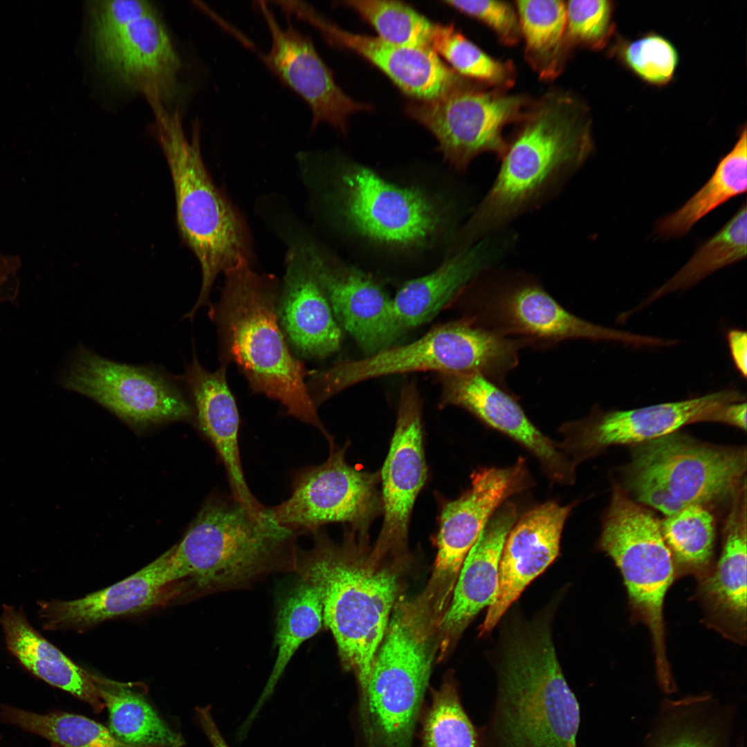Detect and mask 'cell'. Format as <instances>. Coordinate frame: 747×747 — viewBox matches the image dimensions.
I'll return each mask as SVG.
<instances>
[{
	"instance_id": "cell-26",
	"label": "cell",
	"mask_w": 747,
	"mask_h": 747,
	"mask_svg": "<svg viewBox=\"0 0 747 747\" xmlns=\"http://www.w3.org/2000/svg\"><path fill=\"white\" fill-rule=\"evenodd\" d=\"M174 546L125 579L72 600H39V617L46 631H81L118 616L147 611L165 598Z\"/></svg>"
},
{
	"instance_id": "cell-22",
	"label": "cell",
	"mask_w": 747,
	"mask_h": 747,
	"mask_svg": "<svg viewBox=\"0 0 747 747\" xmlns=\"http://www.w3.org/2000/svg\"><path fill=\"white\" fill-rule=\"evenodd\" d=\"M301 246L339 325L368 356L391 346L403 332L392 299L362 272L329 260L310 243Z\"/></svg>"
},
{
	"instance_id": "cell-23",
	"label": "cell",
	"mask_w": 747,
	"mask_h": 747,
	"mask_svg": "<svg viewBox=\"0 0 747 747\" xmlns=\"http://www.w3.org/2000/svg\"><path fill=\"white\" fill-rule=\"evenodd\" d=\"M574 504L548 501L525 513L509 531L499 566V585L480 634L491 631L524 589L557 557L564 524Z\"/></svg>"
},
{
	"instance_id": "cell-39",
	"label": "cell",
	"mask_w": 747,
	"mask_h": 747,
	"mask_svg": "<svg viewBox=\"0 0 747 747\" xmlns=\"http://www.w3.org/2000/svg\"><path fill=\"white\" fill-rule=\"evenodd\" d=\"M430 46L463 78L504 91L515 82L516 69L512 61L488 55L453 24H434Z\"/></svg>"
},
{
	"instance_id": "cell-36",
	"label": "cell",
	"mask_w": 747,
	"mask_h": 747,
	"mask_svg": "<svg viewBox=\"0 0 747 747\" xmlns=\"http://www.w3.org/2000/svg\"><path fill=\"white\" fill-rule=\"evenodd\" d=\"M746 127L732 149L719 161L707 183L682 207L661 219L654 232L663 238L686 234L701 219L732 197L747 190Z\"/></svg>"
},
{
	"instance_id": "cell-47",
	"label": "cell",
	"mask_w": 747,
	"mask_h": 747,
	"mask_svg": "<svg viewBox=\"0 0 747 747\" xmlns=\"http://www.w3.org/2000/svg\"><path fill=\"white\" fill-rule=\"evenodd\" d=\"M709 421L726 423L746 431V402H735L721 405L714 412Z\"/></svg>"
},
{
	"instance_id": "cell-1",
	"label": "cell",
	"mask_w": 747,
	"mask_h": 747,
	"mask_svg": "<svg viewBox=\"0 0 747 747\" xmlns=\"http://www.w3.org/2000/svg\"><path fill=\"white\" fill-rule=\"evenodd\" d=\"M515 124L497 176L463 231L467 243L548 201L594 150L589 109L570 91L532 100Z\"/></svg>"
},
{
	"instance_id": "cell-30",
	"label": "cell",
	"mask_w": 747,
	"mask_h": 747,
	"mask_svg": "<svg viewBox=\"0 0 747 747\" xmlns=\"http://www.w3.org/2000/svg\"><path fill=\"white\" fill-rule=\"evenodd\" d=\"M0 625L6 648L26 671L86 703L96 714L105 705L93 674L66 656L28 621L22 608L3 605Z\"/></svg>"
},
{
	"instance_id": "cell-24",
	"label": "cell",
	"mask_w": 747,
	"mask_h": 747,
	"mask_svg": "<svg viewBox=\"0 0 747 747\" xmlns=\"http://www.w3.org/2000/svg\"><path fill=\"white\" fill-rule=\"evenodd\" d=\"M95 57L104 70L148 101L165 104L178 93L181 60L156 8L131 23Z\"/></svg>"
},
{
	"instance_id": "cell-40",
	"label": "cell",
	"mask_w": 747,
	"mask_h": 747,
	"mask_svg": "<svg viewBox=\"0 0 747 747\" xmlns=\"http://www.w3.org/2000/svg\"><path fill=\"white\" fill-rule=\"evenodd\" d=\"M665 542L675 562L693 571L711 560L714 540V519L703 505L685 507L661 523Z\"/></svg>"
},
{
	"instance_id": "cell-48",
	"label": "cell",
	"mask_w": 747,
	"mask_h": 747,
	"mask_svg": "<svg viewBox=\"0 0 747 747\" xmlns=\"http://www.w3.org/2000/svg\"><path fill=\"white\" fill-rule=\"evenodd\" d=\"M727 340L732 360L742 377L747 374V336L746 332L732 329L728 333Z\"/></svg>"
},
{
	"instance_id": "cell-44",
	"label": "cell",
	"mask_w": 747,
	"mask_h": 747,
	"mask_svg": "<svg viewBox=\"0 0 747 747\" xmlns=\"http://www.w3.org/2000/svg\"><path fill=\"white\" fill-rule=\"evenodd\" d=\"M615 3L608 0L566 2V39L571 50L603 49L614 35Z\"/></svg>"
},
{
	"instance_id": "cell-46",
	"label": "cell",
	"mask_w": 747,
	"mask_h": 747,
	"mask_svg": "<svg viewBox=\"0 0 747 747\" xmlns=\"http://www.w3.org/2000/svg\"><path fill=\"white\" fill-rule=\"evenodd\" d=\"M443 3L486 25L504 45L515 46L521 40L519 20L515 3L495 0H452Z\"/></svg>"
},
{
	"instance_id": "cell-4",
	"label": "cell",
	"mask_w": 747,
	"mask_h": 747,
	"mask_svg": "<svg viewBox=\"0 0 747 747\" xmlns=\"http://www.w3.org/2000/svg\"><path fill=\"white\" fill-rule=\"evenodd\" d=\"M313 535V547L298 552L295 572L317 592L342 665L355 673L363 693L387 629L396 579L355 555L350 537L338 546L320 530Z\"/></svg>"
},
{
	"instance_id": "cell-13",
	"label": "cell",
	"mask_w": 747,
	"mask_h": 747,
	"mask_svg": "<svg viewBox=\"0 0 747 747\" xmlns=\"http://www.w3.org/2000/svg\"><path fill=\"white\" fill-rule=\"evenodd\" d=\"M57 382L93 399L136 427L189 419L192 415L183 391L165 372L114 362L81 344Z\"/></svg>"
},
{
	"instance_id": "cell-16",
	"label": "cell",
	"mask_w": 747,
	"mask_h": 747,
	"mask_svg": "<svg viewBox=\"0 0 747 747\" xmlns=\"http://www.w3.org/2000/svg\"><path fill=\"white\" fill-rule=\"evenodd\" d=\"M745 396L725 389L701 397L660 403L630 410L602 411L596 407L584 418L564 423L560 443L575 465L600 449L614 445L642 444L673 434L684 425L709 421L725 404L742 402Z\"/></svg>"
},
{
	"instance_id": "cell-29",
	"label": "cell",
	"mask_w": 747,
	"mask_h": 747,
	"mask_svg": "<svg viewBox=\"0 0 747 747\" xmlns=\"http://www.w3.org/2000/svg\"><path fill=\"white\" fill-rule=\"evenodd\" d=\"M483 239L446 260L429 275L406 282L392 299L401 330L416 327L434 317L499 256L492 238Z\"/></svg>"
},
{
	"instance_id": "cell-42",
	"label": "cell",
	"mask_w": 747,
	"mask_h": 747,
	"mask_svg": "<svg viewBox=\"0 0 747 747\" xmlns=\"http://www.w3.org/2000/svg\"><path fill=\"white\" fill-rule=\"evenodd\" d=\"M423 747H481L479 733L464 710L454 681L432 692L422 733Z\"/></svg>"
},
{
	"instance_id": "cell-32",
	"label": "cell",
	"mask_w": 747,
	"mask_h": 747,
	"mask_svg": "<svg viewBox=\"0 0 747 747\" xmlns=\"http://www.w3.org/2000/svg\"><path fill=\"white\" fill-rule=\"evenodd\" d=\"M732 714L708 696L666 700L647 747H728Z\"/></svg>"
},
{
	"instance_id": "cell-28",
	"label": "cell",
	"mask_w": 747,
	"mask_h": 747,
	"mask_svg": "<svg viewBox=\"0 0 747 747\" xmlns=\"http://www.w3.org/2000/svg\"><path fill=\"white\" fill-rule=\"evenodd\" d=\"M178 377L194 400L199 428L216 450L227 472L232 497L251 512L264 506L251 493L244 477L239 448V415L227 381V365L214 371L205 369L196 356Z\"/></svg>"
},
{
	"instance_id": "cell-10",
	"label": "cell",
	"mask_w": 747,
	"mask_h": 747,
	"mask_svg": "<svg viewBox=\"0 0 747 747\" xmlns=\"http://www.w3.org/2000/svg\"><path fill=\"white\" fill-rule=\"evenodd\" d=\"M474 313L477 326L501 336L531 340L534 349L553 348L577 339L614 341L635 347L653 346V337L584 320L558 303L531 275L487 273L480 280Z\"/></svg>"
},
{
	"instance_id": "cell-21",
	"label": "cell",
	"mask_w": 747,
	"mask_h": 747,
	"mask_svg": "<svg viewBox=\"0 0 747 747\" xmlns=\"http://www.w3.org/2000/svg\"><path fill=\"white\" fill-rule=\"evenodd\" d=\"M441 374L444 404L468 410L488 427L521 444L538 459L553 481L563 485L574 483L576 465L560 443L537 429L505 387L479 373Z\"/></svg>"
},
{
	"instance_id": "cell-33",
	"label": "cell",
	"mask_w": 747,
	"mask_h": 747,
	"mask_svg": "<svg viewBox=\"0 0 747 747\" xmlns=\"http://www.w3.org/2000/svg\"><path fill=\"white\" fill-rule=\"evenodd\" d=\"M109 712V729L121 742L135 747H182L184 739L158 716L140 687L93 674Z\"/></svg>"
},
{
	"instance_id": "cell-12",
	"label": "cell",
	"mask_w": 747,
	"mask_h": 747,
	"mask_svg": "<svg viewBox=\"0 0 747 747\" xmlns=\"http://www.w3.org/2000/svg\"><path fill=\"white\" fill-rule=\"evenodd\" d=\"M531 100L469 81L439 99L411 102L406 112L434 136L445 160L461 172L481 154L501 157L504 128L519 119Z\"/></svg>"
},
{
	"instance_id": "cell-18",
	"label": "cell",
	"mask_w": 747,
	"mask_h": 747,
	"mask_svg": "<svg viewBox=\"0 0 747 747\" xmlns=\"http://www.w3.org/2000/svg\"><path fill=\"white\" fill-rule=\"evenodd\" d=\"M271 35V47L261 55L266 65L308 104L313 114L311 129L325 122L346 133L350 115L371 110L358 102L337 84L330 68L317 53L311 39L290 22L282 28L264 1H259Z\"/></svg>"
},
{
	"instance_id": "cell-5",
	"label": "cell",
	"mask_w": 747,
	"mask_h": 747,
	"mask_svg": "<svg viewBox=\"0 0 747 747\" xmlns=\"http://www.w3.org/2000/svg\"><path fill=\"white\" fill-rule=\"evenodd\" d=\"M155 117V137L165 157L174 190L176 221L183 243L199 262L202 282L199 298L185 315L193 319L198 308L210 306V294L217 276L249 259V241L237 212L221 194L204 165L199 127L186 136L180 111L159 102L149 103Z\"/></svg>"
},
{
	"instance_id": "cell-20",
	"label": "cell",
	"mask_w": 747,
	"mask_h": 747,
	"mask_svg": "<svg viewBox=\"0 0 747 747\" xmlns=\"http://www.w3.org/2000/svg\"><path fill=\"white\" fill-rule=\"evenodd\" d=\"M427 478L421 404L414 384L401 391L397 421L382 472L384 519L371 557L376 560L406 543L411 512Z\"/></svg>"
},
{
	"instance_id": "cell-31",
	"label": "cell",
	"mask_w": 747,
	"mask_h": 747,
	"mask_svg": "<svg viewBox=\"0 0 747 747\" xmlns=\"http://www.w3.org/2000/svg\"><path fill=\"white\" fill-rule=\"evenodd\" d=\"M739 498L727 519L720 557L699 591L714 625L741 639L746 625V495Z\"/></svg>"
},
{
	"instance_id": "cell-41",
	"label": "cell",
	"mask_w": 747,
	"mask_h": 747,
	"mask_svg": "<svg viewBox=\"0 0 747 747\" xmlns=\"http://www.w3.org/2000/svg\"><path fill=\"white\" fill-rule=\"evenodd\" d=\"M340 3L358 13L385 42L405 46H430L434 24L402 1L352 0Z\"/></svg>"
},
{
	"instance_id": "cell-7",
	"label": "cell",
	"mask_w": 747,
	"mask_h": 747,
	"mask_svg": "<svg viewBox=\"0 0 747 747\" xmlns=\"http://www.w3.org/2000/svg\"><path fill=\"white\" fill-rule=\"evenodd\" d=\"M527 348L526 340L499 335L465 318L436 327L411 343L315 371L306 387L317 407L358 382L412 371L474 372L504 386L506 377L518 365L520 351Z\"/></svg>"
},
{
	"instance_id": "cell-25",
	"label": "cell",
	"mask_w": 747,
	"mask_h": 747,
	"mask_svg": "<svg viewBox=\"0 0 747 747\" xmlns=\"http://www.w3.org/2000/svg\"><path fill=\"white\" fill-rule=\"evenodd\" d=\"M282 288L277 314L289 346L307 358H324L337 351L341 328L301 245L287 255Z\"/></svg>"
},
{
	"instance_id": "cell-9",
	"label": "cell",
	"mask_w": 747,
	"mask_h": 747,
	"mask_svg": "<svg viewBox=\"0 0 747 747\" xmlns=\"http://www.w3.org/2000/svg\"><path fill=\"white\" fill-rule=\"evenodd\" d=\"M746 470L745 450L715 447L674 432L639 444L627 483L638 501L668 516L730 494Z\"/></svg>"
},
{
	"instance_id": "cell-38",
	"label": "cell",
	"mask_w": 747,
	"mask_h": 747,
	"mask_svg": "<svg viewBox=\"0 0 747 747\" xmlns=\"http://www.w3.org/2000/svg\"><path fill=\"white\" fill-rule=\"evenodd\" d=\"M0 721L47 739L51 747H135L119 741L102 724L75 713L37 714L2 706Z\"/></svg>"
},
{
	"instance_id": "cell-15",
	"label": "cell",
	"mask_w": 747,
	"mask_h": 747,
	"mask_svg": "<svg viewBox=\"0 0 747 747\" xmlns=\"http://www.w3.org/2000/svg\"><path fill=\"white\" fill-rule=\"evenodd\" d=\"M331 447L324 463L297 472L288 499L269 508L278 524L298 535L314 533L330 522L364 528L379 509L378 474L349 466L344 449Z\"/></svg>"
},
{
	"instance_id": "cell-11",
	"label": "cell",
	"mask_w": 747,
	"mask_h": 747,
	"mask_svg": "<svg viewBox=\"0 0 747 747\" xmlns=\"http://www.w3.org/2000/svg\"><path fill=\"white\" fill-rule=\"evenodd\" d=\"M600 544L620 571L630 602L651 631L658 676H668L663 609L674 579V562L661 523L616 486Z\"/></svg>"
},
{
	"instance_id": "cell-19",
	"label": "cell",
	"mask_w": 747,
	"mask_h": 747,
	"mask_svg": "<svg viewBox=\"0 0 747 747\" xmlns=\"http://www.w3.org/2000/svg\"><path fill=\"white\" fill-rule=\"evenodd\" d=\"M290 12L315 26L329 44L364 57L415 101L439 99L468 82L443 62L430 46L396 45L378 37L349 32L304 2H294Z\"/></svg>"
},
{
	"instance_id": "cell-8",
	"label": "cell",
	"mask_w": 747,
	"mask_h": 747,
	"mask_svg": "<svg viewBox=\"0 0 747 747\" xmlns=\"http://www.w3.org/2000/svg\"><path fill=\"white\" fill-rule=\"evenodd\" d=\"M432 620L419 600L396 605L374 658L362 694L382 747H409L431 672Z\"/></svg>"
},
{
	"instance_id": "cell-14",
	"label": "cell",
	"mask_w": 747,
	"mask_h": 747,
	"mask_svg": "<svg viewBox=\"0 0 747 747\" xmlns=\"http://www.w3.org/2000/svg\"><path fill=\"white\" fill-rule=\"evenodd\" d=\"M470 478V487L448 502L441 515L434 569L423 596L439 614L445 611L463 563L487 521L508 498L531 484L521 457L508 467L477 470Z\"/></svg>"
},
{
	"instance_id": "cell-17",
	"label": "cell",
	"mask_w": 747,
	"mask_h": 747,
	"mask_svg": "<svg viewBox=\"0 0 747 747\" xmlns=\"http://www.w3.org/2000/svg\"><path fill=\"white\" fill-rule=\"evenodd\" d=\"M342 210L361 234L397 246L421 243L439 224L434 204L419 190L400 187L364 167L342 176Z\"/></svg>"
},
{
	"instance_id": "cell-45",
	"label": "cell",
	"mask_w": 747,
	"mask_h": 747,
	"mask_svg": "<svg viewBox=\"0 0 747 747\" xmlns=\"http://www.w3.org/2000/svg\"><path fill=\"white\" fill-rule=\"evenodd\" d=\"M155 8L145 0L90 1V35L95 57L111 47L131 23Z\"/></svg>"
},
{
	"instance_id": "cell-27",
	"label": "cell",
	"mask_w": 747,
	"mask_h": 747,
	"mask_svg": "<svg viewBox=\"0 0 747 747\" xmlns=\"http://www.w3.org/2000/svg\"><path fill=\"white\" fill-rule=\"evenodd\" d=\"M517 518L516 505L509 501L504 502L487 521L468 553L452 598L438 625L441 652L448 649L473 618L494 600L502 549Z\"/></svg>"
},
{
	"instance_id": "cell-37",
	"label": "cell",
	"mask_w": 747,
	"mask_h": 747,
	"mask_svg": "<svg viewBox=\"0 0 747 747\" xmlns=\"http://www.w3.org/2000/svg\"><path fill=\"white\" fill-rule=\"evenodd\" d=\"M747 255V210L744 203L727 223L704 242L672 278L644 302L647 305L673 291L688 288Z\"/></svg>"
},
{
	"instance_id": "cell-35",
	"label": "cell",
	"mask_w": 747,
	"mask_h": 747,
	"mask_svg": "<svg viewBox=\"0 0 747 747\" xmlns=\"http://www.w3.org/2000/svg\"><path fill=\"white\" fill-rule=\"evenodd\" d=\"M299 582L283 597L276 617V660L264 689L239 731L248 730L265 702L273 694L286 667L302 643L314 636L323 622L322 606L316 590Z\"/></svg>"
},
{
	"instance_id": "cell-3",
	"label": "cell",
	"mask_w": 747,
	"mask_h": 747,
	"mask_svg": "<svg viewBox=\"0 0 747 747\" xmlns=\"http://www.w3.org/2000/svg\"><path fill=\"white\" fill-rule=\"evenodd\" d=\"M257 515L232 496L209 498L174 545L167 578L186 581L193 595L237 590L279 572L295 571L297 534L278 524L270 509Z\"/></svg>"
},
{
	"instance_id": "cell-50",
	"label": "cell",
	"mask_w": 747,
	"mask_h": 747,
	"mask_svg": "<svg viewBox=\"0 0 747 747\" xmlns=\"http://www.w3.org/2000/svg\"><path fill=\"white\" fill-rule=\"evenodd\" d=\"M739 747H743V746H742V745H740V746H739Z\"/></svg>"
},
{
	"instance_id": "cell-6",
	"label": "cell",
	"mask_w": 747,
	"mask_h": 747,
	"mask_svg": "<svg viewBox=\"0 0 747 747\" xmlns=\"http://www.w3.org/2000/svg\"><path fill=\"white\" fill-rule=\"evenodd\" d=\"M499 677L493 728L501 747H577L579 703L547 630L514 638Z\"/></svg>"
},
{
	"instance_id": "cell-49",
	"label": "cell",
	"mask_w": 747,
	"mask_h": 747,
	"mask_svg": "<svg viewBox=\"0 0 747 747\" xmlns=\"http://www.w3.org/2000/svg\"><path fill=\"white\" fill-rule=\"evenodd\" d=\"M195 710L197 723L212 747H230L212 717L211 706L198 707Z\"/></svg>"
},
{
	"instance_id": "cell-43",
	"label": "cell",
	"mask_w": 747,
	"mask_h": 747,
	"mask_svg": "<svg viewBox=\"0 0 747 747\" xmlns=\"http://www.w3.org/2000/svg\"><path fill=\"white\" fill-rule=\"evenodd\" d=\"M608 55L643 82L656 86L672 81L679 62L674 45L654 32L634 40L618 36Z\"/></svg>"
},
{
	"instance_id": "cell-2",
	"label": "cell",
	"mask_w": 747,
	"mask_h": 747,
	"mask_svg": "<svg viewBox=\"0 0 747 747\" xmlns=\"http://www.w3.org/2000/svg\"><path fill=\"white\" fill-rule=\"evenodd\" d=\"M223 273L221 297L208 311L216 326L221 364L237 365L253 392L278 400L286 414L330 439L305 381L315 371L294 356L279 321L277 279L255 271L247 259Z\"/></svg>"
},
{
	"instance_id": "cell-34",
	"label": "cell",
	"mask_w": 747,
	"mask_h": 747,
	"mask_svg": "<svg viewBox=\"0 0 747 747\" xmlns=\"http://www.w3.org/2000/svg\"><path fill=\"white\" fill-rule=\"evenodd\" d=\"M514 3L526 63L541 80H554L564 71L571 51L566 39V2L524 0Z\"/></svg>"
}]
</instances>
